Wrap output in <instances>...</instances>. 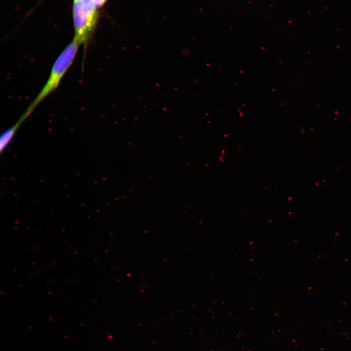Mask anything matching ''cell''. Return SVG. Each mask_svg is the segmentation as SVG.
I'll use <instances>...</instances> for the list:
<instances>
[{
	"label": "cell",
	"instance_id": "obj_3",
	"mask_svg": "<svg viewBox=\"0 0 351 351\" xmlns=\"http://www.w3.org/2000/svg\"><path fill=\"white\" fill-rule=\"evenodd\" d=\"M29 115L25 111L20 118L12 127L6 130L1 136L0 138V151L2 153L9 144L21 124L29 117Z\"/></svg>",
	"mask_w": 351,
	"mask_h": 351
},
{
	"label": "cell",
	"instance_id": "obj_1",
	"mask_svg": "<svg viewBox=\"0 0 351 351\" xmlns=\"http://www.w3.org/2000/svg\"><path fill=\"white\" fill-rule=\"evenodd\" d=\"M79 46L78 42L73 39L58 57L43 87L26 110L29 115L42 100L58 87L63 77L72 64Z\"/></svg>",
	"mask_w": 351,
	"mask_h": 351
},
{
	"label": "cell",
	"instance_id": "obj_4",
	"mask_svg": "<svg viewBox=\"0 0 351 351\" xmlns=\"http://www.w3.org/2000/svg\"><path fill=\"white\" fill-rule=\"evenodd\" d=\"M106 0H92V3L94 6L98 9L101 6Z\"/></svg>",
	"mask_w": 351,
	"mask_h": 351
},
{
	"label": "cell",
	"instance_id": "obj_2",
	"mask_svg": "<svg viewBox=\"0 0 351 351\" xmlns=\"http://www.w3.org/2000/svg\"><path fill=\"white\" fill-rule=\"evenodd\" d=\"M92 3L74 0L73 14L75 30L73 39L85 49L94 31L98 12Z\"/></svg>",
	"mask_w": 351,
	"mask_h": 351
}]
</instances>
